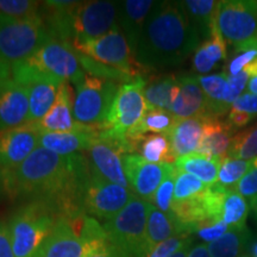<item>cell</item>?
Here are the masks:
<instances>
[{"label":"cell","instance_id":"1","mask_svg":"<svg viewBox=\"0 0 257 257\" xmlns=\"http://www.w3.org/2000/svg\"><path fill=\"white\" fill-rule=\"evenodd\" d=\"M91 174L88 160L80 154L62 156L38 147L15 169H0L9 197L50 204L60 218L83 214L82 191Z\"/></svg>","mask_w":257,"mask_h":257},{"label":"cell","instance_id":"2","mask_svg":"<svg viewBox=\"0 0 257 257\" xmlns=\"http://www.w3.org/2000/svg\"><path fill=\"white\" fill-rule=\"evenodd\" d=\"M182 2H156L135 53L144 72L181 64L200 46Z\"/></svg>","mask_w":257,"mask_h":257},{"label":"cell","instance_id":"3","mask_svg":"<svg viewBox=\"0 0 257 257\" xmlns=\"http://www.w3.org/2000/svg\"><path fill=\"white\" fill-rule=\"evenodd\" d=\"M59 219L57 211L46 201L32 200L19 206L8 223L15 257L34 256Z\"/></svg>","mask_w":257,"mask_h":257},{"label":"cell","instance_id":"4","mask_svg":"<svg viewBox=\"0 0 257 257\" xmlns=\"http://www.w3.org/2000/svg\"><path fill=\"white\" fill-rule=\"evenodd\" d=\"M51 40L42 17L11 18L0 15V61L11 68L28 60Z\"/></svg>","mask_w":257,"mask_h":257},{"label":"cell","instance_id":"5","mask_svg":"<svg viewBox=\"0 0 257 257\" xmlns=\"http://www.w3.org/2000/svg\"><path fill=\"white\" fill-rule=\"evenodd\" d=\"M149 204L135 195L112 219L105 221L108 242L124 257H147V219Z\"/></svg>","mask_w":257,"mask_h":257},{"label":"cell","instance_id":"6","mask_svg":"<svg viewBox=\"0 0 257 257\" xmlns=\"http://www.w3.org/2000/svg\"><path fill=\"white\" fill-rule=\"evenodd\" d=\"M75 87L73 102L75 120L85 125L104 124L120 85L111 80L94 78L86 74Z\"/></svg>","mask_w":257,"mask_h":257},{"label":"cell","instance_id":"7","mask_svg":"<svg viewBox=\"0 0 257 257\" xmlns=\"http://www.w3.org/2000/svg\"><path fill=\"white\" fill-rule=\"evenodd\" d=\"M147 81L143 76L121 85L118 89L102 131L112 137L124 138L142 120L148 107L144 99Z\"/></svg>","mask_w":257,"mask_h":257},{"label":"cell","instance_id":"8","mask_svg":"<svg viewBox=\"0 0 257 257\" xmlns=\"http://www.w3.org/2000/svg\"><path fill=\"white\" fill-rule=\"evenodd\" d=\"M117 22V2H79L73 10L70 21V46L100 38L107 32L120 28Z\"/></svg>","mask_w":257,"mask_h":257},{"label":"cell","instance_id":"9","mask_svg":"<svg viewBox=\"0 0 257 257\" xmlns=\"http://www.w3.org/2000/svg\"><path fill=\"white\" fill-rule=\"evenodd\" d=\"M217 28L234 48L257 40V2L224 0L217 10Z\"/></svg>","mask_w":257,"mask_h":257},{"label":"cell","instance_id":"10","mask_svg":"<svg viewBox=\"0 0 257 257\" xmlns=\"http://www.w3.org/2000/svg\"><path fill=\"white\" fill-rule=\"evenodd\" d=\"M72 47L78 53L85 54L98 62L119 69L133 78L142 76L141 74L144 72L136 62L134 53L120 28L107 32L100 38L74 44Z\"/></svg>","mask_w":257,"mask_h":257},{"label":"cell","instance_id":"11","mask_svg":"<svg viewBox=\"0 0 257 257\" xmlns=\"http://www.w3.org/2000/svg\"><path fill=\"white\" fill-rule=\"evenodd\" d=\"M91 170V169H89ZM135 193L89 174L82 192V210L99 219L110 220L133 200Z\"/></svg>","mask_w":257,"mask_h":257},{"label":"cell","instance_id":"12","mask_svg":"<svg viewBox=\"0 0 257 257\" xmlns=\"http://www.w3.org/2000/svg\"><path fill=\"white\" fill-rule=\"evenodd\" d=\"M25 61L61 81L72 82L75 86L86 75L73 47L57 40L49 41Z\"/></svg>","mask_w":257,"mask_h":257},{"label":"cell","instance_id":"13","mask_svg":"<svg viewBox=\"0 0 257 257\" xmlns=\"http://www.w3.org/2000/svg\"><path fill=\"white\" fill-rule=\"evenodd\" d=\"M108 244L110 242L107 244L86 242L74 232L66 218H60L32 257H89L105 250Z\"/></svg>","mask_w":257,"mask_h":257},{"label":"cell","instance_id":"14","mask_svg":"<svg viewBox=\"0 0 257 257\" xmlns=\"http://www.w3.org/2000/svg\"><path fill=\"white\" fill-rule=\"evenodd\" d=\"M125 175L135 195L152 202L154 195L167 175L175 168L173 163L148 162L138 154L121 156Z\"/></svg>","mask_w":257,"mask_h":257},{"label":"cell","instance_id":"15","mask_svg":"<svg viewBox=\"0 0 257 257\" xmlns=\"http://www.w3.org/2000/svg\"><path fill=\"white\" fill-rule=\"evenodd\" d=\"M72 99L73 94L69 83L62 82L51 110L40 121L35 123L42 133H100L104 128L102 124L85 125L75 120Z\"/></svg>","mask_w":257,"mask_h":257},{"label":"cell","instance_id":"16","mask_svg":"<svg viewBox=\"0 0 257 257\" xmlns=\"http://www.w3.org/2000/svg\"><path fill=\"white\" fill-rule=\"evenodd\" d=\"M41 130L35 123L0 133V169H15L38 148Z\"/></svg>","mask_w":257,"mask_h":257},{"label":"cell","instance_id":"17","mask_svg":"<svg viewBox=\"0 0 257 257\" xmlns=\"http://www.w3.org/2000/svg\"><path fill=\"white\" fill-rule=\"evenodd\" d=\"M170 113L176 119L204 118L208 115L206 98L198 76H178V85L173 89Z\"/></svg>","mask_w":257,"mask_h":257},{"label":"cell","instance_id":"18","mask_svg":"<svg viewBox=\"0 0 257 257\" xmlns=\"http://www.w3.org/2000/svg\"><path fill=\"white\" fill-rule=\"evenodd\" d=\"M88 165L95 178L128 188L127 178L125 175L121 154L104 141L96 138L88 149Z\"/></svg>","mask_w":257,"mask_h":257},{"label":"cell","instance_id":"19","mask_svg":"<svg viewBox=\"0 0 257 257\" xmlns=\"http://www.w3.org/2000/svg\"><path fill=\"white\" fill-rule=\"evenodd\" d=\"M29 89L12 79L0 86V133L28 123Z\"/></svg>","mask_w":257,"mask_h":257},{"label":"cell","instance_id":"20","mask_svg":"<svg viewBox=\"0 0 257 257\" xmlns=\"http://www.w3.org/2000/svg\"><path fill=\"white\" fill-rule=\"evenodd\" d=\"M155 3L156 2H152V0L117 2L118 23L120 25V30L123 31L134 55L136 53L138 41L142 35L144 24H146Z\"/></svg>","mask_w":257,"mask_h":257},{"label":"cell","instance_id":"21","mask_svg":"<svg viewBox=\"0 0 257 257\" xmlns=\"http://www.w3.org/2000/svg\"><path fill=\"white\" fill-rule=\"evenodd\" d=\"M234 131L236 130L231 126L227 119L206 115L204 117L202 137L197 153L221 161L226 159L231 142L236 135Z\"/></svg>","mask_w":257,"mask_h":257},{"label":"cell","instance_id":"22","mask_svg":"<svg viewBox=\"0 0 257 257\" xmlns=\"http://www.w3.org/2000/svg\"><path fill=\"white\" fill-rule=\"evenodd\" d=\"M204 118L176 119L173 127L166 134L174 161L189 154L197 153L202 137Z\"/></svg>","mask_w":257,"mask_h":257},{"label":"cell","instance_id":"23","mask_svg":"<svg viewBox=\"0 0 257 257\" xmlns=\"http://www.w3.org/2000/svg\"><path fill=\"white\" fill-rule=\"evenodd\" d=\"M99 134V133H98ZM93 133H42L38 147L62 156H69L80 150H87L98 138Z\"/></svg>","mask_w":257,"mask_h":257},{"label":"cell","instance_id":"24","mask_svg":"<svg viewBox=\"0 0 257 257\" xmlns=\"http://www.w3.org/2000/svg\"><path fill=\"white\" fill-rule=\"evenodd\" d=\"M176 234H182V232L174 217L159 210L153 204H149L147 219V244L149 253L159 244Z\"/></svg>","mask_w":257,"mask_h":257},{"label":"cell","instance_id":"25","mask_svg":"<svg viewBox=\"0 0 257 257\" xmlns=\"http://www.w3.org/2000/svg\"><path fill=\"white\" fill-rule=\"evenodd\" d=\"M186 14L201 41L211 37L217 28V10L219 2L214 0H186L182 2Z\"/></svg>","mask_w":257,"mask_h":257},{"label":"cell","instance_id":"26","mask_svg":"<svg viewBox=\"0 0 257 257\" xmlns=\"http://www.w3.org/2000/svg\"><path fill=\"white\" fill-rule=\"evenodd\" d=\"M226 42L216 28L211 37L204 41L193 56V69L199 74H207L216 69L220 61L226 59Z\"/></svg>","mask_w":257,"mask_h":257},{"label":"cell","instance_id":"27","mask_svg":"<svg viewBox=\"0 0 257 257\" xmlns=\"http://www.w3.org/2000/svg\"><path fill=\"white\" fill-rule=\"evenodd\" d=\"M205 98H206L208 115L223 117L229 113L230 108L226 105V91L229 75L226 73L208 74L198 76Z\"/></svg>","mask_w":257,"mask_h":257},{"label":"cell","instance_id":"28","mask_svg":"<svg viewBox=\"0 0 257 257\" xmlns=\"http://www.w3.org/2000/svg\"><path fill=\"white\" fill-rule=\"evenodd\" d=\"M174 166L179 170L195 176L205 185L212 186L218 182L221 160L202 155L199 153H193L180 157L175 161Z\"/></svg>","mask_w":257,"mask_h":257},{"label":"cell","instance_id":"29","mask_svg":"<svg viewBox=\"0 0 257 257\" xmlns=\"http://www.w3.org/2000/svg\"><path fill=\"white\" fill-rule=\"evenodd\" d=\"M176 85H178V76L173 74L155 76L147 81L144 87V99H146L148 111L161 110L170 112L173 89Z\"/></svg>","mask_w":257,"mask_h":257},{"label":"cell","instance_id":"30","mask_svg":"<svg viewBox=\"0 0 257 257\" xmlns=\"http://www.w3.org/2000/svg\"><path fill=\"white\" fill-rule=\"evenodd\" d=\"M252 234L244 229H230L219 239L214 240L207 245L211 257H239L249 249L251 244Z\"/></svg>","mask_w":257,"mask_h":257},{"label":"cell","instance_id":"31","mask_svg":"<svg viewBox=\"0 0 257 257\" xmlns=\"http://www.w3.org/2000/svg\"><path fill=\"white\" fill-rule=\"evenodd\" d=\"M138 155L152 163H172L174 159L168 138L165 135H144L138 137Z\"/></svg>","mask_w":257,"mask_h":257},{"label":"cell","instance_id":"32","mask_svg":"<svg viewBox=\"0 0 257 257\" xmlns=\"http://www.w3.org/2000/svg\"><path fill=\"white\" fill-rule=\"evenodd\" d=\"M249 207L243 195L233 188H229L224 199L221 220L230 229H244L246 227L245 221L249 214Z\"/></svg>","mask_w":257,"mask_h":257},{"label":"cell","instance_id":"33","mask_svg":"<svg viewBox=\"0 0 257 257\" xmlns=\"http://www.w3.org/2000/svg\"><path fill=\"white\" fill-rule=\"evenodd\" d=\"M176 118L170 112L161 110L147 111L142 120L133 130L128 131L126 136L130 138H136L144 136L148 133H154L155 135H166L173 127Z\"/></svg>","mask_w":257,"mask_h":257},{"label":"cell","instance_id":"34","mask_svg":"<svg viewBox=\"0 0 257 257\" xmlns=\"http://www.w3.org/2000/svg\"><path fill=\"white\" fill-rule=\"evenodd\" d=\"M257 167V157L252 160H238L226 157L221 161L218 184L225 188L236 186L250 170Z\"/></svg>","mask_w":257,"mask_h":257},{"label":"cell","instance_id":"35","mask_svg":"<svg viewBox=\"0 0 257 257\" xmlns=\"http://www.w3.org/2000/svg\"><path fill=\"white\" fill-rule=\"evenodd\" d=\"M227 157L252 160L257 157V123L234 135Z\"/></svg>","mask_w":257,"mask_h":257},{"label":"cell","instance_id":"36","mask_svg":"<svg viewBox=\"0 0 257 257\" xmlns=\"http://www.w3.org/2000/svg\"><path fill=\"white\" fill-rule=\"evenodd\" d=\"M75 51V50H74ZM76 56H78V60L80 64H81L82 69L85 70L88 75L94 76V78L99 79H105V80H111V81H124L125 83L133 82L135 79L128 74L121 72V70L113 68V67L107 66V64H104L101 62H98V61L91 59L85 54L78 53L75 51ZM140 78V76H138Z\"/></svg>","mask_w":257,"mask_h":257},{"label":"cell","instance_id":"37","mask_svg":"<svg viewBox=\"0 0 257 257\" xmlns=\"http://www.w3.org/2000/svg\"><path fill=\"white\" fill-rule=\"evenodd\" d=\"M176 168V167H175ZM208 186L188 173L176 168V179L173 202H181L197 198L206 191Z\"/></svg>","mask_w":257,"mask_h":257},{"label":"cell","instance_id":"38","mask_svg":"<svg viewBox=\"0 0 257 257\" xmlns=\"http://www.w3.org/2000/svg\"><path fill=\"white\" fill-rule=\"evenodd\" d=\"M42 3L31 0H0V15L11 18H40Z\"/></svg>","mask_w":257,"mask_h":257},{"label":"cell","instance_id":"39","mask_svg":"<svg viewBox=\"0 0 257 257\" xmlns=\"http://www.w3.org/2000/svg\"><path fill=\"white\" fill-rule=\"evenodd\" d=\"M175 179H176V168H174L168 175L166 176L162 184L157 188V191L154 195L153 204L159 210L165 213H170L173 204V198H174V188H175Z\"/></svg>","mask_w":257,"mask_h":257},{"label":"cell","instance_id":"40","mask_svg":"<svg viewBox=\"0 0 257 257\" xmlns=\"http://www.w3.org/2000/svg\"><path fill=\"white\" fill-rule=\"evenodd\" d=\"M257 59V43L252 44L248 48L237 51L233 59L227 64V72H225L229 76L238 75L242 73L244 68Z\"/></svg>","mask_w":257,"mask_h":257},{"label":"cell","instance_id":"41","mask_svg":"<svg viewBox=\"0 0 257 257\" xmlns=\"http://www.w3.org/2000/svg\"><path fill=\"white\" fill-rule=\"evenodd\" d=\"M229 230L230 227L227 226L223 220H208L202 223L200 226L198 227L197 231H195V233L198 234L199 238L210 244L212 242H214V240L219 239L220 237L224 236Z\"/></svg>","mask_w":257,"mask_h":257},{"label":"cell","instance_id":"42","mask_svg":"<svg viewBox=\"0 0 257 257\" xmlns=\"http://www.w3.org/2000/svg\"><path fill=\"white\" fill-rule=\"evenodd\" d=\"M250 76L248 73L243 72L239 73L238 75L229 76L227 80V91H226V105L227 107H232L234 101L239 98L240 95L244 94V89L248 86Z\"/></svg>","mask_w":257,"mask_h":257},{"label":"cell","instance_id":"43","mask_svg":"<svg viewBox=\"0 0 257 257\" xmlns=\"http://www.w3.org/2000/svg\"><path fill=\"white\" fill-rule=\"evenodd\" d=\"M189 238H191V236L186 233L176 234L174 237H170L169 239L159 244L147 257H170L173 253L178 251Z\"/></svg>","mask_w":257,"mask_h":257},{"label":"cell","instance_id":"44","mask_svg":"<svg viewBox=\"0 0 257 257\" xmlns=\"http://www.w3.org/2000/svg\"><path fill=\"white\" fill-rule=\"evenodd\" d=\"M233 189L244 198L252 199L257 197V167L250 170L248 174L234 186Z\"/></svg>","mask_w":257,"mask_h":257},{"label":"cell","instance_id":"45","mask_svg":"<svg viewBox=\"0 0 257 257\" xmlns=\"http://www.w3.org/2000/svg\"><path fill=\"white\" fill-rule=\"evenodd\" d=\"M231 110L240 111L249 114L253 119L257 117V94L251 93H244L240 95L231 107Z\"/></svg>","mask_w":257,"mask_h":257},{"label":"cell","instance_id":"46","mask_svg":"<svg viewBox=\"0 0 257 257\" xmlns=\"http://www.w3.org/2000/svg\"><path fill=\"white\" fill-rule=\"evenodd\" d=\"M0 257H15L8 225L0 221Z\"/></svg>","mask_w":257,"mask_h":257},{"label":"cell","instance_id":"47","mask_svg":"<svg viewBox=\"0 0 257 257\" xmlns=\"http://www.w3.org/2000/svg\"><path fill=\"white\" fill-rule=\"evenodd\" d=\"M188 257H211V256H210V252H208L207 245H205V244H198V245L192 246Z\"/></svg>","mask_w":257,"mask_h":257},{"label":"cell","instance_id":"48","mask_svg":"<svg viewBox=\"0 0 257 257\" xmlns=\"http://www.w3.org/2000/svg\"><path fill=\"white\" fill-rule=\"evenodd\" d=\"M89 257H124L121 253L118 251L117 249L114 248L113 245L108 244V246L105 250H102L100 252H96L94 255L89 256Z\"/></svg>","mask_w":257,"mask_h":257},{"label":"cell","instance_id":"49","mask_svg":"<svg viewBox=\"0 0 257 257\" xmlns=\"http://www.w3.org/2000/svg\"><path fill=\"white\" fill-rule=\"evenodd\" d=\"M191 249H192V237L178 250V251L173 253L170 257H188Z\"/></svg>","mask_w":257,"mask_h":257},{"label":"cell","instance_id":"50","mask_svg":"<svg viewBox=\"0 0 257 257\" xmlns=\"http://www.w3.org/2000/svg\"><path fill=\"white\" fill-rule=\"evenodd\" d=\"M10 76H11V68L0 61V86L10 80Z\"/></svg>","mask_w":257,"mask_h":257},{"label":"cell","instance_id":"51","mask_svg":"<svg viewBox=\"0 0 257 257\" xmlns=\"http://www.w3.org/2000/svg\"><path fill=\"white\" fill-rule=\"evenodd\" d=\"M244 72L248 73V75L251 78H257V59L255 61H252L251 63H249L248 66L244 68Z\"/></svg>","mask_w":257,"mask_h":257},{"label":"cell","instance_id":"52","mask_svg":"<svg viewBox=\"0 0 257 257\" xmlns=\"http://www.w3.org/2000/svg\"><path fill=\"white\" fill-rule=\"evenodd\" d=\"M248 91L251 94H257V78H251L249 80Z\"/></svg>","mask_w":257,"mask_h":257},{"label":"cell","instance_id":"53","mask_svg":"<svg viewBox=\"0 0 257 257\" xmlns=\"http://www.w3.org/2000/svg\"><path fill=\"white\" fill-rule=\"evenodd\" d=\"M249 253H250V257H257V239L253 240V242H251V244H250Z\"/></svg>","mask_w":257,"mask_h":257},{"label":"cell","instance_id":"54","mask_svg":"<svg viewBox=\"0 0 257 257\" xmlns=\"http://www.w3.org/2000/svg\"><path fill=\"white\" fill-rule=\"evenodd\" d=\"M250 207H251L253 214H255V217L257 219V197L250 199Z\"/></svg>","mask_w":257,"mask_h":257},{"label":"cell","instance_id":"55","mask_svg":"<svg viewBox=\"0 0 257 257\" xmlns=\"http://www.w3.org/2000/svg\"><path fill=\"white\" fill-rule=\"evenodd\" d=\"M239 257H250V256H248V255H242V256H239Z\"/></svg>","mask_w":257,"mask_h":257}]
</instances>
